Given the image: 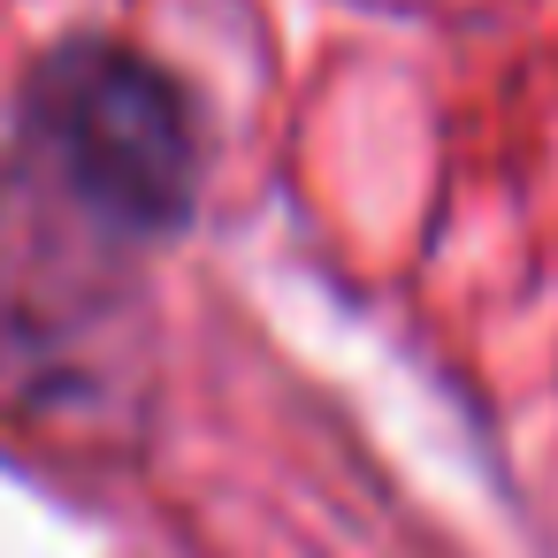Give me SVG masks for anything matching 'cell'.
<instances>
[{
    "label": "cell",
    "mask_w": 558,
    "mask_h": 558,
    "mask_svg": "<svg viewBox=\"0 0 558 558\" xmlns=\"http://www.w3.org/2000/svg\"><path fill=\"white\" fill-rule=\"evenodd\" d=\"M32 138L93 222L123 238H169L192 222L199 146L184 93L154 62L100 39L54 47L32 77Z\"/></svg>",
    "instance_id": "cell-1"
}]
</instances>
